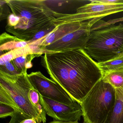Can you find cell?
Masks as SVG:
<instances>
[{"label": "cell", "mask_w": 123, "mask_h": 123, "mask_svg": "<svg viewBox=\"0 0 123 123\" xmlns=\"http://www.w3.org/2000/svg\"><path fill=\"white\" fill-rule=\"evenodd\" d=\"M41 64L51 80L80 104L103 73L83 49L44 54Z\"/></svg>", "instance_id": "6da1fadb"}, {"label": "cell", "mask_w": 123, "mask_h": 123, "mask_svg": "<svg viewBox=\"0 0 123 123\" xmlns=\"http://www.w3.org/2000/svg\"><path fill=\"white\" fill-rule=\"evenodd\" d=\"M12 13L19 18L16 26L6 27V31L18 38L30 42L40 32L56 26L53 22L57 12L49 8L44 0H6Z\"/></svg>", "instance_id": "7a4b0ae2"}, {"label": "cell", "mask_w": 123, "mask_h": 123, "mask_svg": "<svg viewBox=\"0 0 123 123\" xmlns=\"http://www.w3.org/2000/svg\"><path fill=\"white\" fill-rule=\"evenodd\" d=\"M100 18L82 22H71L55 26V28L42 38L29 43L43 54L83 49L90 36L91 28Z\"/></svg>", "instance_id": "3957f363"}, {"label": "cell", "mask_w": 123, "mask_h": 123, "mask_svg": "<svg viewBox=\"0 0 123 123\" xmlns=\"http://www.w3.org/2000/svg\"><path fill=\"white\" fill-rule=\"evenodd\" d=\"M83 50L98 62L108 61L123 53V24L91 30Z\"/></svg>", "instance_id": "277c9868"}, {"label": "cell", "mask_w": 123, "mask_h": 123, "mask_svg": "<svg viewBox=\"0 0 123 123\" xmlns=\"http://www.w3.org/2000/svg\"><path fill=\"white\" fill-rule=\"evenodd\" d=\"M116 100L113 88L102 79L100 80L80 104L83 123H104Z\"/></svg>", "instance_id": "5b68a950"}, {"label": "cell", "mask_w": 123, "mask_h": 123, "mask_svg": "<svg viewBox=\"0 0 123 123\" xmlns=\"http://www.w3.org/2000/svg\"><path fill=\"white\" fill-rule=\"evenodd\" d=\"M0 86L12 98L21 111L42 123L40 113L30 100L29 92L34 88L28 78L27 70L20 74L11 75L0 71Z\"/></svg>", "instance_id": "8992f818"}, {"label": "cell", "mask_w": 123, "mask_h": 123, "mask_svg": "<svg viewBox=\"0 0 123 123\" xmlns=\"http://www.w3.org/2000/svg\"><path fill=\"white\" fill-rule=\"evenodd\" d=\"M77 9L73 14H63L57 12L53 23L55 26L71 22H82L95 18L101 19L107 16L123 12V3L109 4L102 3L98 0H91Z\"/></svg>", "instance_id": "52a82bcc"}, {"label": "cell", "mask_w": 123, "mask_h": 123, "mask_svg": "<svg viewBox=\"0 0 123 123\" xmlns=\"http://www.w3.org/2000/svg\"><path fill=\"white\" fill-rule=\"evenodd\" d=\"M28 78L34 89L43 97L67 105L77 102L62 87L40 71L31 73Z\"/></svg>", "instance_id": "ba28073f"}, {"label": "cell", "mask_w": 123, "mask_h": 123, "mask_svg": "<svg viewBox=\"0 0 123 123\" xmlns=\"http://www.w3.org/2000/svg\"><path fill=\"white\" fill-rule=\"evenodd\" d=\"M39 95L41 104L47 114L53 118L54 121L72 122L80 120L82 111L81 105L78 102L67 105Z\"/></svg>", "instance_id": "9c48e42d"}, {"label": "cell", "mask_w": 123, "mask_h": 123, "mask_svg": "<svg viewBox=\"0 0 123 123\" xmlns=\"http://www.w3.org/2000/svg\"><path fill=\"white\" fill-rule=\"evenodd\" d=\"M102 79L113 88L116 99L123 102V69L104 73Z\"/></svg>", "instance_id": "30bf717a"}, {"label": "cell", "mask_w": 123, "mask_h": 123, "mask_svg": "<svg viewBox=\"0 0 123 123\" xmlns=\"http://www.w3.org/2000/svg\"><path fill=\"white\" fill-rule=\"evenodd\" d=\"M33 54L42 55L43 53L38 47L31 45L13 49L4 54L1 55L0 57V66L4 65L6 62H11L19 57Z\"/></svg>", "instance_id": "8fae6325"}, {"label": "cell", "mask_w": 123, "mask_h": 123, "mask_svg": "<svg viewBox=\"0 0 123 123\" xmlns=\"http://www.w3.org/2000/svg\"><path fill=\"white\" fill-rule=\"evenodd\" d=\"M0 51L13 50L18 48L26 47L29 45L28 42L21 40L6 33L1 34L0 37Z\"/></svg>", "instance_id": "7c38bea8"}, {"label": "cell", "mask_w": 123, "mask_h": 123, "mask_svg": "<svg viewBox=\"0 0 123 123\" xmlns=\"http://www.w3.org/2000/svg\"><path fill=\"white\" fill-rule=\"evenodd\" d=\"M97 63L102 73L123 69V53L108 61Z\"/></svg>", "instance_id": "4fadbf2b"}, {"label": "cell", "mask_w": 123, "mask_h": 123, "mask_svg": "<svg viewBox=\"0 0 123 123\" xmlns=\"http://www.w3.org/2000/svg\"><path fill=\"white\" fill-rule=\"evenodd\" d=\"M104 123H123V102L117 100Z\"/></svg>", "instance_id": "5bb4252c"}, {"label": "cell", "mask_w": 123, "mask_h": 123, "mask_svg": "<svg viewBox=\"0 0 123 123\" xmlns=\"http://www.w3.org/2000/svg\"><path fill=\"white\" fill-rule=\"evenodd\" d=\"M30 100L40 113L42 121L43 123L46 122V113L41 104L39 93L34 88L31 89L29 92Z\"/></svg>", "instance_id": "9a60e30c"}, {"label": "cell", "mask_w": 123, "mask_h": 123, "mask_svg": "<svg viewBox=\"0 0 123 123\" xmlns=\"http://www.w3.org/2000/svg\"><path fill=\"white\" fill-rule=\"evenodd\" d=\"M41 55L38 54L24 55L14 59L11 62L17 70L20 73H22L27 70L25 66L28 62H32L34 58Z\"/></svg>", "instance_id": "2e32d148"}, {"label": "cell", "mask_w": 123, "mask_h": 123, "mask_svg": "<svg viewBox=\"0 0 123 123\" xmlns=\"http://www.w3.org/2000/svg\"><path fill=\"white\" fill-rule=\"evenodd\" d=\"M0 104H5L11 106L16 111H21L11 96L1 86H0Z\"/></svg>", "instance_id": "e0dca14e"}, {"label": "cell", "mask_w": 123, "mask_h": 123, "mask_svg": "<svg viewBox=\"0 0 123 123\" xmlns=\"http://www.w3.org/2000/svg\"><path fill=\"white\" fill-rule=\"evenodd\" d=\"M9 123H37L36 119L21 111H16Z\"/></svg>", "instance_id": "ac0fdd59"}, {"label": "cell", "mask_w": 123, "mask_h": 123, "mask_svg": "<svg viewBox=\"0 0 123 123\" xmlns=\"http://www.w3.org/2000/svg\"><path fill=\"white\" fill-rule=\"evenodd\" d=\"M0 71L11 75H18L22 73L17 70L12 62H6L4 65L0 66Z\"/></svg>", "instance_id": "d6986e66"}, {"label": "cell", "mask_w": 123, "mask_h": 123, "mask_svg": "<svg viewBox=\"0 0 123 123\" xmlns=\"http://www.w3.org/2000/svg\"><path fill=\"white\" fill-rule=\"evenodd\" d=\"M16 111L12 107L3 104H0V118H4L8 116L12 117Z\"/></svg>", "instance_id": "ffe728a7"}, {"label": "cell", "mask_w": 123, "mask_h": 123, "mask_svg": "<svg viewBox=\"0 0 123 123\" xmlns=\"http://www.w3.org/2000/svg\"><path fill=\"white\" fill-rule=\"evenodd\" d=\"M123 18L110 20L108 21L107 22L100 20L93 25V29L95 30V29L102 28L107 26L111 24H114L116 23L123 22Z\"/></svg>", "instance_id": "44dd1931"}, {"label": "cell", "mask_w": 123, "mask_h": 123, "mask_svg": "<svg viewBox=\"0 0 123 123\" xmlns=\"http://www.w3.org/2000/svg\"><path fill=\"white\" fill-rule=\"evenodd\" d=\"M49 123H79L78 121L62 122L59 121H54Z\"/></svg>", "instance_id": "7402d4cb"}]
</instances>
